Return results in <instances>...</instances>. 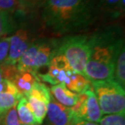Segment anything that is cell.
<instances>
[{
  "label": "cell",
  "instance_id": "cell-9",
  "mask_svg": "<svg viewBox=\"0 0 125 125\" xmlns=\"http://www.w3.org/2000/svg\"><path fill=\"white\" fill-rule=\"evenodd\" d=\"M46 67V73H38L37 76L40 81L47 82L52 85L60 83L65 84L69 75L72 73V72L74 71L67 62L65 57L57 52Z\"/></svg>",
  "mask_w": 125,
  "mask_h": 125
},
{
  "label": "cell",
  "instance_id": "cell-7",
  "mask_svg": "<svg viewBox=\"0 0 125 125\" xmlns=\"http://www.w3.org/2000/svg\"><path fill=\"white\" fill-rule=\"evenodd\" d=\"M74 119L98 124L103 116L93 89L78 94V100L71 107Z\"/></svg>",
  "mask_w": 125,
  "mask_h": 125
},
{
  "label": "cell",
  "instance_id": "cell-2",
  "mask_svg": "<svg viewBox=\"0 0 125 125\" xmlns=\"http://www.w3.org/2000/svg\"><path fill=\"white\" fill-rule=\"evenodd\" d=\"M90 37V54L84 76L90 82L113 80L114 62L119 46L124 43L123 26L111 24L97 29Z\"/></svg>",
  "mask_w": 125,
  "mask_h": 125
},
{
  "label": "cell",
  "instance_id": "cell-1",
  "mask_svg": "<svg viewBox=\"0 0 125 125\" xmlns=\"http://www.w3.org/2000/svg\"><path fill=\"white\" fill-rule=\"evenodd\" d=\"M38 16L42 29L57 37L77 34L98 21L97 0H46Z\"/></svg>",
  "mask_w": 125,
  "mask_h": 125
},
{
  "label": "cell",
  "instance_id": "cell-5",
  "mask_svg": "<svg viewBox=\"0 0 125 125\" xmlns=\"http://www.w3.org/2000/svg\"><path fill=\"white\" fill-rule=\"evenodd\" d=\"M57 53L65 57L75 72L84 75L90 54L89 34L77 33L61 37Z\"/></svg>",
  "mask_w": 125,
  "mask_h": 125
},
{
  "label": "cell",
  "instance_id": "cell-19",
  "mask_svg": "<svg viewBox=\"0 0 125 125\" xmlns=\"http://www.w3.org/2000/svg\"><path fill=\"white\" fill-rule=\"evenodd\" d=\"M46 0H19L20 6L25 15L38 14L39 10Z\"/></svg>",
  "mask_w": 125,
  "mask_h": 125
},
{
  "label": "cell",
  "instance_id": "cell-13",
  "mask_svg": "<svg viewBox=\"0 0 125 125\" xmlns=\"http://www.w3.org/2000/svg\"><path fill=\"white\" fill-rule=\"evenodd\" d=\"M40 81L38 76L29 72H20L11 81L21 96H24L37 82Z\"/></svg>",
  "mask_w": 125,
  "mask_h": 125
},
{
  "label": "cell",
  "instance_id": "cell-14",
  "mask_svg": "<svg viewBox=\"0 0 125 125\" xmlns=\"http://www.w3.org/2000/svg\"><path fill=\"white\" fill-rule=\"evenodd\" d=\"M64 84L67 89L76 94H81L92 88L89 80L84 75L80 74L75 71L72 72L69 75Z\"/></svg>",
  "mask_w": 125,
  "mask_h": 125
},
{
  "label": "cell",
  "instance_id": "cell-21",
  "mask_svg": "<svg viewBox=\"0 0 125 125\" xmlns=\"http://www.w3.org/2000/svg\"><path fill=\"white\" fill-rule=\"evenodd\" d=\"M99 125H125V113L106 115L102 116Z\"/></svg>",
  "mask_w": 125,
  "mask_h": 125
},
{
  "label": "cell",
  "instance_id": "cell-18",
  "mask_svg": "<svg viewBox=\"0 0 125 125\" xmlns=\"http://www.w3.org/2000/svg\"><path fill=\"white\" fill-rule=\"evenodd\" d=\"M21 97L8 92H0V115L5 114L12 107L16 106Z\"/></svg>",
  "mask_w": 125,
  "mask_h": 125
},
{
  "label": "cell",
  "instance_id": "cell-3",
  "mask_svg": "<svg viewBox=\"0 0 125 125\" xmlns=\"http://www.w3.org/2000/svg\"><path fill=\"white\" fill-rule=\"evenodd\" d=\"M37 16L38 14L16 16L18 24L16 30L10 35L9 52L4 63L16 65L24 52L41 37L40 29L42 28L40 22L37 24Z\"/></svg>",
  "mask_w": 125,
  "mask_h": 125
},
{
  "label": "cell",
  "instance_id": "cell-24",
  "mask_svg": "<svg viewBox=\"0 0 125 125\" xmlns=\"http://www.w3.org/2000/svg\"><path fill=\"white\" fill-rule=\"evenodd\" d=\"M69 125H99V124L93 123V122H89L85 120H82V119H72L71 123Z\"/></svg>",
  "mask_w": 125,
  "mask_h": 125
},
{
  "label": "cell",
  "instance_id": "cell-4",
  "mask_svg": "<svg viewBox=\"0 0 125 125\" xmlns=\"http://www.w3.org/2000/svg\"><path fill=\"white\" fill-rule=\"evenodd\" d=\"M60 37H41L37 38L19 59L16 67L20 72L38 75V71L46 67L56 54Z\"/></svg>",
  "mask_w": 125,
  "mask_h": 125
},
{
  "label": "cell",
  "instance_id": "cell-8",
  "mask_svg": "<svg viewBox=\"0 0 125 125\" xmlns=\"http://www.w3.org/2000/svg\"><path fill=\"white\" fill-rule=\"evenodd\" d=\"M24 97L27 98L37 123L42 124L46 116L47 108L51 101V94L50 88L41 81H38Z\"/></svg>",
  "mask_w": 125,
  "mask_h": 125
},
{
  "label": "cell",
  "instance_id": "cell-22",
  "mask_svg": "<svg viewBox=\"0 0 125 125\" xmlns=\"http://www.w3.org/2000/svg\"><path fill=\"white\" fill-rule=\"evenodd\" d=\"M0 92H8V93L14 94L21 95L16 88V86L14 85V84L11 81L5 79L1 66H0Z\"/></svg>",
  "mask_w": 125,
  "mask_h": 125
},
{
  "label": "cell",
  "instance_id": "cell-11",
  "mask_svg": "<svg viewBox=\"0 0 125 125\" xmlns=\"http://www.w3.org/2000/svg\"><path fill=\"white\" fill-rule=\"evenodd\" d=\"M51 125H69L73 119L71 107L62 106L53 97H51L46 113Z\"/></svg>",
  "mask_w": 125,
  "mask_h": 125
},
{
  "label": "cell",
  "instance_id": "cell-25",
  "mask_svg": "<svg viewBox=\"0 0 125 125\" xmlns=\"http://www.w3.org/2000/svg\"><path fill=\"white\" fill-rule=\"evenodd\" d=\"M21 125H42V124H21Z\"/></svg>",
  "mask_w": 125,
  "mask_h": 125
},
{
  "label": "cell",
  "instance_id": "cell-20",
  "mask_svg": "<svg viewBox=\"0 0 125 125\" xmlns=\"http://www.w3.org/2000/svg\"><path fill=\"white\" fill-rule=\"evenodd\" d=\"M0 11H3L14 16L24 15L20 6L19 0H0Z\"/></svg>",
  "mask_w": 125,
  "mask_h": 125
},
{
  "label": "cell",
  "instance_id": "cell-17",
  "mask_svg": "<svg viewBox=\"0 0 125 125\" xmlns=\"http://www.w3.org/2000/svg\"><path fill=\"white\" fill-rule=\"evenodd\" d=\"M16 16L3 11H0V38L10 36L17 28Z\"/></svg>",
  "mask_w": 125,
  "mask_h": 125
},
{
  "label": "cell",
  "instance_id": "cell-12",
  "mask_svg": "<svg viewBox=\"0 0 125 125\" xmlns=\"http://www.w3.org/2000/svg\"><path fill=\"white\" fill-rule=\"evenodd\" d=\"M52 97L57 102L67 107H73L78 100V94L70 90L64 84H57L50 89Z\"/></svg>",
  "mask_w": 125,
  "mask_h": 125
},
{
  "label": "cell",
  "instance_id": "cell-15",
  "mask_svg": "<svg viewBox=\"0 0 125 125\" xmlns=\"http://www.w3.org/2000/svg\"><path fill=\"white\" fill-rule=\"evenodd\" d=\"M113 80L119 84L125 87V44L119 46L115 58Z\"/></svg>",
  "mask_w": 125,
  "mask_h": 125
},
{
  "label": "cell",
  "instance_id": "cell-23",
  "mask_svg": "<svg viewBox=\"0 0 125 125\" xmlns=\"http://www.w3.org/2000/svg\"><path fill=\"white\" fill-rule=\"evenodd\" d=\"M10 45V36L0 38V64L3 63L8 55Z\"/></svg>",
  "mask_w": 125,
  "mask_h": 125
},
{
  "label": "cell",
  "instance_id": "cell-10",
  "mask_svg": "<svg viewBox=\"0 0 125 125\" xmlns=\"http://www.w3.org/2000/svg\"><path fill=\"white\" fill-rule=\"evenodd\" d=\"M98 21H115L124 18L125 0H97Z\"/></svg>",
  "mask_w": 125,
  "mask_h": 125
},
{
  "label": "cell",
  "instance_id": "cell-6",
  "mask_svg": "<svg viewBox=\"0 0 125 125\" xmlns=\"http://www.w3.org/2000/svg\"><path fill=\"white\" fill-rule=\"evenodd\" d=\"M103 115L125 113V91L114 80L91 82Z\"/></svg>",
  "mask_w": 125,
  "mask_h": 125
},
{
  "label": "cell",
  "instance_id": "cell-16",
  "mask_svg": "<svg viewBox=\"0 0 125 125\" xmlns=\"http://www.w3.org/2000/svg\"><path fill=\"white\" fill-rule=\"evenodd\" d=\"M17 115L21 124H38L32 112L27 98L21 97L16 106Z\"/></svg>",
  "mask_w": 125,
  "mask_h": 125
}]
</instances>
